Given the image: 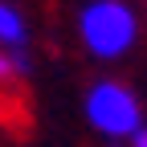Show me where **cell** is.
Returning <instances> with one entry per match:
<instances>
[{"instance_id":"6da1fadb","label":"cell","mask_w":147,"mask_h":147,"mask_svg":"<svg viewBox=\"0 0 147 147\" xmlns=\"http://www.w3.org/2000/svg\"><path fill=\"white\" fill-rule=\"evenodd\" d=\"M143 37V16L131 0H86L78 8V41L98 61L127 57Z\"/></svg>"},{"instance_id":"7a4b0ae2","label":"cell","mask_w":147,"mask_h":147,"mask_svg":"<svg viewBox=\"0 0 147 147\" xmlns=\"http://www.w3.org/2000/svg\"><path fill=\"white\" fill-rule=\"evenodd\" d=\"M86 123L94 127L98 135H106V139H127L131 143L143 127H147V119H143V106H139V94L127 82H119V78H102V82H94L86 90Z\"/></svg>"},{"instance_id":"3957f363","label":"cell","mask_w":147,"mask_h":147,"mask_svg":"<svg viewBox=\"0 0 147 147\" xmlns=\"http://www.w3.org/2000/svg\"><path fill=\"white\" fill-rule=\"evenodd\" d=\"M25 41H29L25 16L16 12L12 4H4V0H0V45H4V49H25Z\"/></svg>"},{"instance_id":"277c9868","label":"cell","mask_w":147,"mask_h":147,"mask_svg":"<svg viewBox=\"0 0 147 147\" xmlns=\"http://www.w3.org/2000/svg\"><path fill=\"white\" fill-rule=\"evenodd\" d=\"M21 74H29L25 49H0V82H16Z\"/></svg>"},{"instance_id":"5b68a950","label":"cell","mask_w":147,"mask_h":147,"mask_svg":"<svg viewBox=\"0 0 147 147\" xmlns=\"http://www.w3.org/2000/svg\"><path fill=\"white\" fill-rule=\"evenodd\" d=\"M131 147H147V127H143V131H139V135L131 139Z\"/></svg>"}]
</instances>
